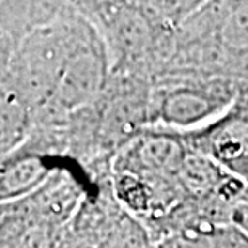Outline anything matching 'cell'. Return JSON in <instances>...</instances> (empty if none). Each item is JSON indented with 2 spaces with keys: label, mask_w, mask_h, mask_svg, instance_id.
I'll return each instance as SVG.
<instances>
[{
  "label": "cell",
  "mask_w": 248,
  "mask_h": 248,
  "mask_svg": "<svg viewBox=\"0 0 248 248\" xmlns=\"http://www.w3.org/2000/svg\"><path fill=\"white\" fill-rule=\"evenodd\" d=\"M79 39L66 28L41 26L16 48V73L21 91L31 102L55 95L63 69Z\"/></svg>",
  "instance_id": "6da1fadb"
},
{
  "label": "cell",
  "mask_w": 248,
  "mask_h": 248,
  "mask_svg": "<svg viewBox=\"0 0 248 248\" xmlns=\"http://www.w3.org/2000/svg\"><path fill=\"white\" fill-rule=\"evenodd\" d=\"M188 155L179 139L166 134H147L126 148L118 165V172H129L160 187L179 179Z\"/></svg>",
  "instance_id": "7a4b0ae2"
},
{
  "label": "cell",
  "mask_w": 248,
  "mask_h": 248,
  "mask_svg": "<svg viewBox=\"0 0 248 248\" xmlns=\"http://www.w3.org/2000/svg\"><path fill=\"white\" fill-rule=\"evenodd\" d=\"M231 98L222 84H177L163 92L158 102V120L174 127L205 124L224 111Z\"/></svg>",
  "instance_id": "3957f363"
},
{
  "label": "cell",
  "mask_w": 248,
  "mask_h": 248,
  "mask_svg": "<svg viewBox=\"0 0 248 248\" xmlns=\"http://www.w3.org/2000/svg\"><path fill=\"white\" fill-rule=\"evenodd\" d=\"M105 79L107 60L102 50L82 37L69 55L53 98L63 110H76L100 93Z\"/></svg>",
  "instance_id": "277c9868"
},
{
  "label": "cell",
  "mask_w": 248,
  "mask_h": 248,
  "mask_svg": "<svg viewBox=\"0 0 248 248\" xmlns=\"http://www.w3.org/2000/svg\"><path fill=\"white\" fill-rule=\"evenodd\" d=\"M156 248H248V239L231 222L200 217L170 232Z\"/></svg>",
  "instance_id": "5b68a950"
},
{
  "label": "cell",
  "mask_w": 248,
  "mask_h": 248,
  "mask_svg": "<svg viewBox=\"0 0 248 248\" xmlns=\"http://www.w3.org/2000/svg\"><path fill=\"white\" fill-rule=\"evenodd\" d=\"M179 182L197 195L221 193L226 198H231L235 193L240 195L239 188H229L234 179L227 176L224 166L206 155L188 153L181 170Z\"/></svg>",
  "instance_id": "8992f818"
},
{
  "label": "cell",
  "mask_w": 248,
  "mask_h": 248,
  "mask_svg": "<svg viewBox=\"0 0 248 248\" xmlns=\"http://www.w3.org/2000/svg\"><path fill=\"white\" fill-rule=\"evenodd\" d=\"M48 170L39 158L28 156L8 163L2 168L0 177V198L2 203H12L31 195L39 187H44Z\"/></svg>",
  "instance_id": "52a82bcc"
},
{
  "label": "cell",
  "mask_w": 248,
  "mask_h": 248,
  "mask_svg": "<svg viewBox=\"0 0 248 248\" xmlns=\"http://www.w3.org/2000/svg\"><path fill=\"white\" fill-rule=\"evenodd\" d=\"M111 41L124 55H139L150 42V23L140 12L123 5L108 19Z\"/></svg>",
  "instance_id": "ba28073f"
},
{
  "label": "cell",
  "mask_w": 248,
  "mask_h": 248,
  "mask_svg": "<svg viewBox=\"0 0 248 248\" xmlns=\"http://www.w3.org/2000/svg\"><path fill=\"white\" fill-rule=\"evenodd\" d=\"M210 156L222 166L248 163V121L231 120L210 136Z\"/></svg>",
  "instance_id": "9c48e42d"
},
{
  "label": "cell",
  "mask_w": 248,
  "mask_h": 248,
  "mask_svg": "<svg viewBox=\"0 0 248 248\" xmlns=\"http://www.w3.org/2000/svg\"><path fill=\"white\" fill-rule=\"evenodd\" d=\"M26 110L15 92L2 91V155L15 150L26 134Z\"/></svg>",
  "instance_id": "30bf717a"
},
{
  "label": "cell",
  "mask_w": 248,
  "mask_h": 248,
  "mask_svg": "<svg viewBox=\"0 0 248 248\" xmlns=\"http://www.w3.org/2000/svg\"><path fill=\"white\" fill-rule=\"evenodd\" d=\"M221 39L231 50H248V2L229 10L221 26Z\"/></svg>",
  "instance_id": "8fae6325"
},
{
  "label": "cell",
  "mask_w": 248,
  "mask_h": 248,
  "mask_svg": "<svg viewBox=\"0 0 248 248\" xmlns=\"http://www.w3.org/2000/svg\"><path fill=\"white\" fill-rule=\"evenodd\" d=\"M229 222L248 239V198H239L229 206Z\"/></svg>",
  "instance_id": "7c38bea8"
}]
</instances>
